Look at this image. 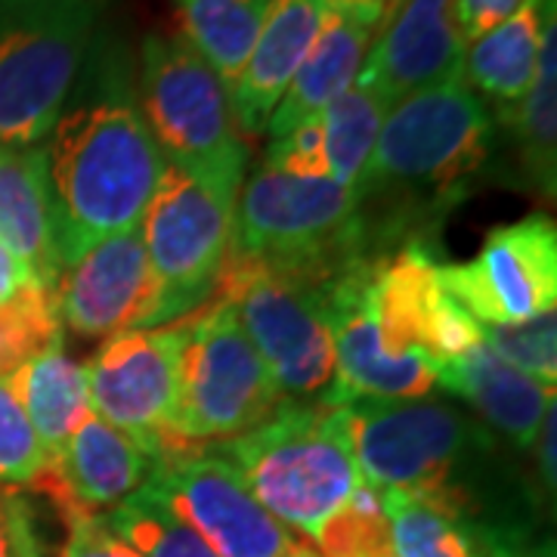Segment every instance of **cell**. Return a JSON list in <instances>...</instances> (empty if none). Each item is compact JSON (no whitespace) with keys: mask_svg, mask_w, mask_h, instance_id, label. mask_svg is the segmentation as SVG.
Returning a JSON list of instances; mask_svg holds the SVG:
<instances>
[{"mask_svg":"<svg viewBox=\"0 0 557 557\" xmlns=\"http://www.w3.org/2000/svg\"><path fill=\"white\" fill-rule=\"evenodd\" d=\"M47 139L53 245L62 270L90 245L139 226L164 171L139 109L131 50L115 35H94Z\"/></svg>","mask_w":557,"mask_h":557,"instance_id":"1","label":"cell"},{"mask_svg":"<svg viewBox=\"0 0 557 557\" xmlns=\"http://www.w3.org/2000/svg\"><path fill=\"white\" fill-rule=\"evenodd\" d=\"M335 381L319 399H418L440 369L480 344V325L443 288L424 245L350 260L329 282Z\"/></svg>","mask_w":557,"mask_h":557,"instance_id":"2","label":"cell"},{"mask_svg":"<svg viewBox=\"0 0 557 557\" xmlns=\"http://www.w3.org/2000/svg\"><path fill=\"white\" fill-rule=\"evenodd\" d=\"M493 137V112L465 75L394 102L357 189L369 248L421 245L431 220L468 196Z\"/></svg>","mask_w":557,"mask_h":557,"instance_id":"3","label":"cell"},{"mask_svg":"<svg viewBox=\"0 0 557 557\" xmlns=\"http://www.w3.org/2000/svg\"><path fill=\"white\" fill-rule=\"evenodd\" d=\"M248 493L313 555L369 486L335 406L282 403L255 431L218 446Z\"/></svg>","mask_w":557,"mask_h":557,"instance_id":"4","label":"cell"},{"mask_svg":"<svg viewBox=\"0 0 557 557\" xmlns=\"http://www.w3.org/2000/svg\"><path fill=\"white\" fill-rule=\"evenodd\" d=\"M137 94L164 161L236 205L248 149L233 119L230 90L196 47L183 35H149L139 50Z\"/></svg>","mask_w":557,"mask_h":557,"instance_id":"5","label":"cell"},{"mask_svg":"<svg viewBox=\"0 0 557 557\" xmlns=\"http://www.w3.org/2000/svg\"><path fill=\"white\" fill-rule=\"evenodd\" d=\"M230 255L335 278L362 255H375L366 239L354 189L329 177H292L260 164L242 183Z\"/></svg>","mask_w":557,"mask_h":557,"instance_id":"6","label":"cell"},{"mask_svg":"<svg viewBox=\"0 0 557 557\" xmlns=\"http://www.w3.org/2000/svg\"><path fill=\"white\" fill-rule=\"evenodd\" d=\"M97 32L100 0H0V149L50 137Z\"/></svg>","mask_w":557,"mask_h":557,"instance_id":"7","label":"cell"},{"mask_svg":"<svg viewBox=\"0 0 557 557\" xmlns=\"http://www.w3.org/2000/svg\"><path fill=\"white\" fill-rule=\"evenodd\" d=\"M282 403L276 381L230 300L218 298L199 317L186 319L168 456L242 437Z\"/></svg>","mask_w":557,"mask_h":557,"instance_id":"8","label":"cell"},{"mask_svg":"<svg viewBox=\"0 0 557 557\" xmlns=\"http://www.w3.org/2000/svg\"><path fill=\"white\" fill-rule=\"evenodd\" d=\"M329 282L242 255L223 263L220 298L236 307L285 403H319L335 381Z\"/></svg>","mask_w":557,"mask_h":557,"instance_id":"9","label":"cell"},{"mask_svg":"<svg viewBox=\"0 0 557 557\" xmlns=\"http://www.w3.org/2000/svg\"><path fill=\"white\" fill-rule=\"evenodd\" d=\"M236 205L164 161L159 186L143 211L139 233L159 282L156 325L196 313L218 292L233 242Z\"/></svg>","mask_w":557,"mask_h":557,"instance_id":"10","label":"cell"},{"mask_svg":"<svg viewBox=\"0 0 557 557\" xmlns=\"http://www.w3.org/2000/svg\"><path fill=\"white\" fill-rule=\"evenodd\" d=\"M149 486L218 557H317L248 493L236 468L211 449L161 458Z\"/></svg>","mask_w":557,"mask_h":557,"instance_id":"11","label":"cell"},{"mask_svg":"<svg viewBox=\"0 0 557 557\" xmlns=\"http://www.w3.org/2000/svg\"><path fill=\"white\" fill-rule=\"evenodd\" d=\"M183 341L186 319L159 329L121 332L106 338L84 366L94 412L127 434L152 461L171 453Z\"/></svg>","mask_w":557,"mask_h":557,"instance_id":"12","label":"cell"},{"mask_svg":"<svg viewBox=\"0 0 557 557\" xmlns=\"http://www.w3.org/2000/svg\"><path fill=\"white\" fill-rule=\"evenodd\" d=\"M443 288L478 325H520L557 310V230L530 218L493 230L478 258L440 263Z\"/></svg>","mask_w":557,"mask_h":557,"instance_id":"13","label":"cell"},{"mask_svg":"<svg viewBox=\"0 0 557 557\" xmlns=\"http://www.w3.org/2000/svg\"><path fill=\"white\" fill-rule=\"evenodd\" d=\"M53 298L62 329L81 338L100 341L134 329H152L159 282L139 226L97 242L69 260L57 276Z\"/></svg>","mask_w":557,"mask_h":557,"instance_id":"14","label":"cell"},{"mask_svg":"<svg viewBox=\"0 0 557 557\" xmlns=\"http://www.w3.org/2000/svg\"><path fill=\"white\" fill-rule=\"evenodd\" d=\"M461 69L465 40L456 25V0H399L372 40L359 75L394 106L418 90L461 78Z\"/></svg>","mask_w":557,"mask_h":557,"instance_id":"15","label":"cell"},{"mask_svg":"<svg viewBox=\"0 0 557 557\" xmlns=\"http://www.w3.org/2000/svg\"><path fill=\"white\" fill-rule=\"evenodd\" d=\"M152 471L156 461L134 440L90 412L72 434L53 471L44 478L38 493L53 498L57 508L78 505L84 511L102 515L106 508H115L143 490Z\"/></svg>","mask_w":557,"mask_h":557,"instance_id":"16","label":"cell"},{"mask_svg":"<svg viewBox=\"0 0 557 557\" xmlns=\"http://www.w3.org/2000/svg\"><path fill=\"white\" fill-rule=\"evenodd\" d=\"M325 16V0H270L251 57L230 87V106L239 134L260 137L295 78Z\"/></svg>","mask_w":557,"mask_h":557,"instance_id":"17","label":"cell"},{"mask_svg":"<svg viewBox=\"0 0 557 557\" xmlns=\"http://www.w3.org/2000/svg\"><path fill=\"white\" fill-rule=\"evenodd\" d=\"M381 25L384 22L357 10L325 7L317 40L298 65L288 90L282 94L276 112L267 121V134L273 139L285 137L304 121L317 119L329 102L338 100L357 81Z\"/></svg>","mask_w":557,"mask_h":557,"instance_id":"18","label":"cell"},{"mask_svg":"<svg viewBox=\"0 0 557 557\" xmlns=\"http://www.w3.org/2000/svg\"><path fill=\"white\" fill-rule=\"evenodd\" d=\"M437 387L474 406L483 424L511 443L515 453H533L545 416L555 409V387L527 379L515 366L498 359L493 350L471 347L440 369Z\"/></svg>","mask_w":557,"mask_h":557,"instance_id":"19","label":"cell"},{"mask_svg":"<svg viewBox=\"0 0 557 557\" xmlns=\"http://www.w3.org/2000/svg\"><path fill=\"white\" fill-rule=\"evenodd\" d=\"M0 245L32 270L38 285L53 292L60 260L44 146L0 149Z\"/></svg>","mask_w":557,"mask_h":557,"instance_id":"20","label":"cell"},{"mask_svg":"<svg viewBox=\"0 0 557 557\" xmlns=\"http://www.w3.org/2000/svg\"><path fill=\"white\" fill-rule=\"evenodd\" d=\"M10 387L32 421L40 446L57 465L81 421L94 412L84 362H75L62 344H53L40 357L25 362L10 379Z\"/></svg>","mask_w":557,"mask_h":557,"instance_id":"21","label":"cell"},{"mask_svg":"<svg viewBox=\"0 0 557 557\" xmlns=\"http://www.w3.org/2000/svg\"><path fill=\"white\" fill-rule=\"evenodd\" d=\"M545 28V0H527L515 16L465 47L461 75L474 94L502 106V119L523 100L536 75Z\"/></svg>","mask_w":557,"mask_h":557,"instance_id":"22","label":"cell"},{"mask_svg":"<svg viewBox=\"0 0 557 557\" xmlns=\"http://www.w3.org/2000/svg\"><path fill=\"white\" fill-rule=\"evenodd\" d=\"M515 124L520 161L539 193L555 196L557 183V22L555 0H545V28L539 47L536 75L523 100L505 115Z\"/></svg>","mask_w":557,"mask_h":557,"instance_id":"23","label":"cell"},{"mask_svg":"<svg viewBox=\"0 0 557 557\" xmlns=\"http://www.w3.org/2000/svg\"><path fill=\"white\" fill-rule=\"evenodd\" d=\"M183 20V38L230 90L242 75L258 40L270 0H174Z\"/></svg>","mask_w":557,"mask_h":557,"instance_id":"24","label":"cell"},{"mask_svg":"<svg viewBox=\"0 0 557 557\" xmlns=\"http://www.w3.org/2000/svg\"><path fill=\"white\" fill-rule=\"evenodd\" d=\"M387 112H391V102L384 100L379 87L362 75H357V81L341 94L338 100L329 102L319 112L329 180L357 193Z\"/></svg>","mask_w":557,"mask_h":557,"instance_id":"25","label":"cell"},{"mask_svg":"<svg viewBox=\"0 0 557 557\" xmlns=\"http://www.w3.org/2000/svg\"><path fill=\"white\" fill-rule=\"evenodd\" d=\"M387 557H490L461 523L406 493H381Z\"/></svg>","mask_w":557,"mask_h":557,"instance_id":"26","label":"cell"},{"mask_svg":"<svg viewBox=\"0 0 557 557\" xmlns=\"http://www.w3.org/2000/svg\"><path fill=\"white\" fill-rule=\"evenodd\" d=\"M102 518L143 557H218L193 527H186L156 496L149 483L121 505L109 508Z\"/></svg>","mask_w":557,"mask_h":557,"instance_id":"27","label":"cell"},{"mask_svg":"<svg viewBox=\"0 0 557 557\" xmlns=\"http://www.w3.org/2000/svg\"><path fill=\"white\" fill-rule=\"evenodd\" d=\"M62 344V322L53 292L32 285L0 307V381H10L25 362Z\"/></svg>","mask_w":557,"mask_h":557,"instance_id":"28","label":"cell"},{"mask_svg":"<svg viewBox=\"0 0 557 557\" xmlns=\"http://www.w3.org/2000/svg\"><path fill=\"white\" fill-rule=\"evenodd\" d=\"M480 341L498 359L515 366L527 379L539 381L545 387H555L557 381V317H542L520 322V325H480Z\"/></svg>","mask_w":557,"mask_h":557,"instance_id":"29","label":"cell"},{"mask_svg":"<svg viewBox=\"0 0 557 557\" xmlns=\"http://www.w3.org/2000/svg\"><path fill=\"white\" fill-rule=\"evenodd\" d=\"M50 471L53 461L40 446L10 381H0V486L38 490Z\"/></svg>","mask_w":557,"mask_h":557,"instance_id":"30","label":"cell"},{"mask_svg":"<svg viewBox=\"0 0 557 557\" xmlns=\"http://www.w3.org/2000/svg\"><path fill=\"white\" fill-rule=\"evenodd\" d=\"M60 515L65 523L60 557H143L106 523L102 515L84 511L78 505H65Z\"/></svg>","mask_w":557,"mask_h":557,"instance_id":"31","label":"cell"},{"mask_svg":"<svg viewBox=\"0 0 557 557\" xmlns=\"http://www.w3.org/2000/svg\"><path fill=\"white\" fill-rule=\"evenodd\" d=\"M263 164L276 168L292 177H329L325 161V143H322V124L317 119L304 121L292 134L270 143Z\"/></svg>","mask_w":557,"mask_h":557,"instance_id":"32","label":"cell"},{"mask_svg":"<svg viewBox=\"0 0 557 557\" xmlns=\"http://www.w3.org/2000/svg\"><path fill=\"white\" fill-rule=\"evenodd\" d=\"M527 0H456V25L465 47L515 16Z\"/></svg>","mask_w":557,"mask_h":557,"instance_id":"33","label":"cell"},{"mask_svg":"<svg viewBox=\"0 0 557 557\" xmlns=\"http://www.w3.org/2000/svg\"><path fill=\"white\" fill-rule=\"evenodd\" d=\"M0 557H38L16 502H0Z\"/></svg>","mask_w":557,"mask_h":557,"instance_id":"34","label":"cell"},{"mask_svg":"<svg viewBox=\"0 0 557 557\" xmlns=\"http://www.w3.org/2000/svg\"><path fill=\"white\" fill-rule=\"evenodd\" d=\"M32 285H38V278L32 276V270H28L10 248L0 245V307L10 304L13 298H20L22 292L32 288ZM40 288H44V285H40ZM47 292H50V288H47Z\"/></svg>","mask_w":557,"mask_h":557,"instance_id":"35","label":"cell"},{"mask_svg":"<svg viewBox=\"0 0 557 557\" xmlns=\"http://www.w3.org/2000/svg\"><path fill=\"white\" fill-rule=\"evenodd\" d=\"M539 461V480H542V493L548 490V498H555V483H557V468H555V409L545 416L542 421V431H539L536 446H533Z\"/></svg>","mask_w":557,"mask_h":557,"instance_id":"36","label":"cell"}]
</instances>
